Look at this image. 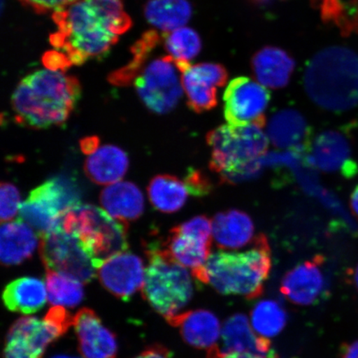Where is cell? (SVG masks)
<instances>
[{"instance_id": "44", "label": "cell", "mask_w": 358, "mask_h": 358, "mask_svg": "<svg viewBox=\"0 0 358 358\" xmlns=\"http://www.w3.org/2000/svg\"><path fill=\"white\" fill-rule=\"evenodd\" d=\"M52 358H76V357H69V356H56Z\"/></svg>"}, {"instance_id": "40", "label": "cell", "mask_w": 358, "mask_h": 358, "mask_svg": "<svg viewBox=\"0 0 358 358\" xmlns=\"http://www.w3.org/2000/svg\"><path fill=\"white\" fill-rule=\"evenodd\" d=\"M340 358H358V340L345 344L340 353Z\"/></svg>"}, {"instance_id": "19", "label": "cell", "mask_w": 358, "mask_h": 358, "mask_svg": "<svg viewBox=\"0 0 358 358\" xmlns=\"http://www.w3.org/2000/svg\"><path fill=\"white\" fill-rule=\"evenodd\" d=\"M221 338L222 347L219 348L224 352L243 353L266 358L277 357L270 340L255 332L248 317L243 313H236L226 321L222 327Z\"/></svg>"}, {"instance_id": "14", "label": "cell", "mask_w": 358, "mask_h": 358, "mask_svg": "<svg viewBox=\"0 0 358 358\" xmlns=\"http://www.w3.org/2000/svg\"><path fill=\"white\" fill-rule=\"evenodd\" d=\"M306 161L313 169L339 173L346 178L358 173V164L352 158V146L346 134L335 129L322 132L313 140Z\"/></svg>"}, {"instance_id": "31", "label": "cell", "mask_w": 358, "mask_h": 358, "mask_svg": "<svg viewBox=\"0 0 358 358\" xmlns=\"http://www.w3.org/2000/svg\"><path fill=\"white\" fill-rule=\"evenodd\" d=\"M46 271L48 298L52 306L73 308L83 301L82 282L64 273Z\"/></svg>"}, {"instance_id": "13", "label": "cell", "mask_w": 358, "mask_h": 358, "mask_svg": "<svg viewBox=\"0 0 358 358\" xmlns=\"http://www.w3.org/2000/svg\"><path fill=\"white\" fill-rule=\"evenodd\" d=\"M176 64L181 73L182 88L190 109L196 113H203L217 106V88L225 86L228 79L225 67L214 62Z\"/></svg>"}, {"instance_id": "37", "label": "cell", "mask_w": 358, "mask_h": 358, "mask_svg": "<svg viewBox=\"0 0 358 358\" xmlns=\"http://www.w3.org/2000/svg\"><path fill=\"white\" fill-rule=\"evenodd\" d=\"M134 358H171L166 348L159 345L147 348L145 351Z\"/></svg>"}, {"instance_id": "36", "label": "cell", "mask_w": 358, "mask_h": 358, "mask_svg": "<svg viewBox=\"0 0 358 358\" xmlns=\"http://www.w3.org/2000/svg\"><path fill=\"white\" fill-rule=\"evenodd\" d=\"M24 6L38 13L55 12L77 0H20Z\"/></svg>"}, {"instance_id": "20", "label": "cell", "mask_w": 358, "mask_h": 358, "mask_svg": "<svg viewBox=\"0 0 358 358\" xmlns=\"http://www.w3.org/2000/svg\"><path fill=\"white\" fill-rule=\"evenodd\" d=\"M167 321L177 327L187 344L196 348L212 350L222 337L220 320L207 310L182 312Z\"/></svg>"}, {"instance_id": "33", "label": "cell", "mask_w": 358, "mask_h": 358, "mask_svg": "<svg viewBox=\"0 0 358 358\" xmlns=\"http://www.w3.org/2000/svg\"><path fill=\"white\" fill-rule=\"evenodd\" d=\"M169 55L176 62H190L201 51V41L198 33L187 27H182L162 36Z\"/></svg>"}, {"instance_id": "9", "label": "cell", "mask_w": 358, "mask_h": 358, "mask_svg": "<svg viewBox=\"0 0 358 358\" xmlns=\"http://www.w3.org/2000/svg\"><path fill=\"white\" fill-rule=\"evenodd\" d=\"M80 203V191L73 179L55 177L30 192L21 205L20 220L40 236L55 230L62 215Z\"/></svg>"}, {"instance_id": "35", "label": "cell", "mask_w": 358, "mask_h": 358, "mask_svg": "<svg viewBox=\"0 0 358 358\" xmlns=\"http://www.w3.org/2000/svg\"><path fill=\"white\" fill-rule=\"evenodd\" d=\"M185 181L189 187L190 194L196 196H204L208 194L212 189L208 179L198 170L192 169L187 174Z\"/></svg>"}, {"instance_id": "30", "label": "cell", "mask_w": 358, "mask_h": 358, "mask_svg": "<svg viewBox=\"0 0 358 358\" xmlns=\"http://www.w3.org/2000/svg\"><path fill=\"white\" fill-rule=\"evenodd\" d=\"M250 324L261 337H276L285 328L287 313L283 306L274 299H263L254 306L250 315Z\"/></svg>"}, {"instance_id": "11", "label": "cell", "mask_w": 358, "mask_h": 358, "mask_svg": "<svg viewBox=\"0 0 358 358\" xmlns=\"http://www.w3.org/2000/svg\"><path fill=\"white\" fill-rule=\"evenodd\" d=\"M39 252L46 270L64 273L87 284L97 275V266L77 236L55 229L40 236Z\"/></svg>"}, {"instance_id": "10", "label": "cell", "mask_w": 358, "mask_h": 358, "mask_svg": "<svg viewBox=\"0 0 358 358\" xmlns=\"http://www.w3.org/2000/svg\"><path fill=\"white\" fill-rule=\"evenodd\" d=\"M134 85L147 108L156 114L172 111L182 95L181 73L170 55L156 58L143 67Z\"/></svg>"}, {"instance_id": "22", "label": "cell", "mask_w": 358, "mask_h": 358, "mask_svg": "<svg viewBox=\"0 0 358 358\" xmlns=\"http://www.w3.org/2000/svg\"><path fill=\"white\" fill-rule=\"evenodd\" d=\"M100 201L106 212L125 223L137 220L144 212V196L131 182H117L106 187Z\"/></svg>"}, {"instance_id": "15", "label": "cell", "mask_w": 358, "mask_h": 358, "mask_svg": "<svg viewBox=\"0 0 358 358\" xmlns=\"http://www.w3.org/2000/svg\"><path fill=\"white\" fill-rule=\"evenodd\" d=\"M324 264V258L316 256L294 267L281 282V294L297 306H308L319 302L328 291Z\"/></svg>"}, {"instance_id": "17", "label": "cell", "mask_w": 358, "mask_h": 358, "mask_svg": "<svg viewBox=\"0 0 358 358\" xmlns=\"http://www.w3.org/2000/svg\"><path fill=\"white\" fill-rule=\"evenodd\" d=\"M267 136L279 149L307 155L312 145V129L296 110H281L267 124Z\"/></svg>"}, {"instance_id": "16", "label": "cell", "mask_w": 358, "mask_h": 358, "mask_svg": "<svg viewBox=\"0 0 358 358\" xmlns=\"http://www.w3.org/2000/svg\"><path fill=\"white\" fill-rule=\"evenodd\" d=\"M97 275L109 292L127 301L143 288L145 270L140 257L125 252L103 262Z\"/></svg>"}, {"instance_id": "4", "label": "cell", "mask_w": 358, "mask_h": 358, "mask_svg": "<svg viewBox=\"0 0 358 358\" xmlns=\"http://www.w3.org/2000/svg\"><path fill=\"white\" fill-rule=\"evenodd\" d=\"M307 95L325 110L342 112L358 106V56L345 47L323 49L308 62L303 77Z\"/></svg>"}, {"instance_id": "29", "label": "cell", "mask_w": 358, "mask_h": 358, "mask_svg": "<svg viewBox=\"0 0 358 358\" xmlns=\"http://www.w3.org/2000/svg\"><path fill=\"white\" fill-rule=\"evenodd\" d=\"M192 15V6L187 0H149L145 7L147 21L164 33L185 27Z\"/></svg>"}, {"instance_id": "43", "label": "cell", "mask_w": 358, "mask_h": 358, "mask_svg": "<svg viewBox=\"0 0 358 358\" xmlns=\"http://www.w3.org/2000/svg\"><path fill=\"white\" fill-rule=\"evenodd\" d=\"M253 1L258 3H266L267 2H270L271 0H253Z\"/></svg>"}, {"instance_id": "41", "label": "cell", "mask_w": 358, "mask_h": 358, "mask_svg": "<svg viewBox=\"0 0 358 358\" xmlns=\"http://www.w3.org/2000/svg\"><path fill=\"white\" fill-rule=\"evenodd\" d=\"M350 205L352 213L358 218V185L352 192Z\"/></svg>"}, {"instance_id": "42", "label": "cell", "mask_w": 358, "mask_h": 358, "mask_svg": "<svg viewBox=\"0 0 358 358\" xmlns=\"http://www.w3.org/2000/svg\"><path fill=\"white\" fill-rule=\"evenodd\" d=\"M352 279L353 284L355 285L358 290V265L355 267V270L352 272Z\"/></svg>"}, {"instance_id": "7", "label": "cell", "mask_w": 358, "mask_h": 358, "mask_svg": "<svg viewBox=\"0 0 358 358\" xmlns=\"http://www.w3.org/2000/svg\"><path fill=\"white\" fill-rule=\"evenodd\" d=\"M56 229L78 237L97 268L111 257L127 252V223L111 217L105 210L79 204L62 215Z\"/></svg>"}, {"instance_id": "28", "label": "cell", "mask_w": 358, "mask_h": 358, "mask_svg": "<svg viewBox=\"0 0 358 358\" xmlns=\"http://www.w3.org/2000/svg\"><path fill=\"white\" fill-rule=\"evenodd\" d=\"M189 194L186 182L169 174L155 176L148 186L150 203L161 213H177L185 205Z\"/></svg>"}, {"instance_id": "25", "label": "cell", "mask_w": 358, "mask_h": 358, "mask_svg": "<svg viewBox=\"0 0 358 358\" xmlns=\"http://www.w3.org/2000/svg\"><path fill=\"white\" fill-rule=\"evenodd\" d=\"M213 222V236L219 248L240 249L253 241L255 226L248 214L240 210L219 213Z\"/></svg>"}, {"instance_id": "1", "label": "cell", "mask_w": 358, "mask_h": 358, "mask_svg": "<svg viewBox=\"0 0 358 358\" xmlns=\"http://www.w3.org/2000/svg\"><path fill=\"white\" fill-rule=\"evenodd\" d=\"M52 20L50 43L69 66L106 55L132 25L122 0H77L53 12Z\"/></svg>"}, {"instance_id": "23", "label": "cell", "mask_w": 358, "mask_h": 358, "mask_svg": "<svg viewBox=\"0 0 358 358\" xmlns=\"http://www.w3.org/2000/svg\"><path fill=\"white\" fill-rule=\"evenodd\" d=\"M128 168L127 153L115 145L100 146L88 155L84 165L88 178L98 185H111L120 182Z\"/></svg>"}, {"instance_id": "24", "label": "cell", "mask_w": 358, "mask_h": 358, "mask_svg": "<svg viewBox=\"0 0 358 358\" xmlns=\"http://www.w3.org/2000/svg\"><path fill=\"white\" fill-rule=\"evenodd\" d=\"M38 237L28 224L19 220L3 224L0 231V258L3 266L20 265L33 256Z\"/></svg>"}, {"instance_id": "8", "label": "cell", "mask_w": 358, "mask_h": 358, "mask_svg": "<svg viewBox=\"0 0 358 358\" xmlns=\"http://www.w3.org/2000/svg\"><path fill=\"white\" fill-rule=\"evenodd\" d=\"M71 324L73 317L62 306L51 308L43 320L21 317L8 330L4 358H43L48 346L65 334Z\"/></svg>"}, {"instance_id": "32", "label": "cell", "mask_w": 358, "mask_h": 358, "mask_svg": "<svg viewBox=\"0 0 358 358\" xmlns=\"http://www.w3.org/2000/svg\"><path fill=\"white\" fill-rule=\"evenodd\" d=\"M162 38L154 30H150L143 35L132 48V61L127 66L112 73L109 77L110 82L115 86L120 87L131 85L140 73L143 67L145 66L150 52L154 50Z\"/></svg>"}, {"instance_id": "12", "label": "cell", "mask_w": 358, "mask_h": 358, "mask_svg": "<svg viewBox=\"0 0 358 358\" xmlns=\"http://www.w3.org/2000/svg\"><path fill=\"white\" fill-rule=\"evenodd\" d=\"M223 101L224 115L229 124L265 127L271 94L261 83L245 77L236 78L228 84Z\"/></svg>"}, {"instance_id": "39", "label": "cell", "mask_w": 358, "mask_h": 358, "mask_svg": "<svg viewBox=\"0 0 358 358\" xmlns=\"http://www.w3.org/2000/svg\"><path fill=\"white\" fill-rule=\"evenodd\" d=\"M80 145L83 153L89 155L100 147V140L96 136H90L83 138Z\"/></svg>"}, {"instance_id": "34", "label": "cell", "mask_w": 358, "mask_h": 358, "mask_svg": "<svg viewBox=\"0 0 358 358\" xmlns=\"http://www.w3.org/2000/svg\"><path fill=\"white\" fill-rule=\"evenodd\" d=\"M1 222H10L20 213L21 198L19 190L10 182H2L0 189Z\"/></svg>"}, {"instance_id": "6", "label": "cell", "mask_w": 358, "mask_h": 358, "mask_svg": "<svg viewBox=\"0 0 358 358\" xmlns=\"http://www.w3.org/2000/svg\"><path fill=\"white\" fill-rule=\"evenodd\" d=\"M143 296L167 320L182 313L194 295L189 272L178 263L163 245L147 246Z\"/></svg>"}, {"instance_id": "21", "label": "cell", "mask_w": 358, "mask_h": 358, "mask_svg": "<svg viewBox=\"0 0 358 358\" xmlns=\"http://www.w3.org/2000/svg\"><path fill=\"white\" fill-rule=\"evenodd\" d=\"M295 62L283 49L266 47L252 57V69L262 86L280 89L287 86L294 73Z\"/></svg>"}, {"instance_id": "27", "label": "cell", "mask_w": 358, "mask_h": 358, "mask_svg": "<svg viewBox=\"0 0 358 358\" xmlns=\"http://www.w3.org/2000/svg\"><path fill=\"white\" fill-rule=\"evenodd\" d=\"M165 248L178 263L194 272L203 267L212 254V241L185 234L176 227L170 231Z\"/></svg>"}, {"instance_id": "26", "label": "cell", "mask_w": 358, "mask_h": 358, "mask_svg": "<svg viewBox=\"0 0 358 358\" xmlns=\"http://www.w3.org/2000/svg\"><path fill=\"white\" fill-rule=\"evenodd\" d=\"M48 293L43 281L34 277H22L11 282L3 291L6 306L13 312L31 315L42 310Z\"/></svg>"}, {"instance_id": "18", "label": "cell", "mask_w": 358, "mask_h": 358, "mask_svg": "<svg viewBox=\"0 0 358 358\" xmlns=\"http://www.w3.org/2000/svg\"><path fill=\"white\" fill-rule=\"evenodd\" d=\"M73 325L84 358H116L115 336L103 325L95 312L83 308L74 316Z\"/></svg>"}, {"instance_id": "5", "label": "cell", "mask_w": 358, "mask_h": 358, "mask_svg": "<svg viewBox=\"0 0 358 358\" xmlns=\"http://www.w3.org/2000/svg\"><path fill=\"white\" fill-rule=\"evenodd\" d=\"M264 125L224 124L207 136L211 149L210 169L220 174L224 181L240 182L258 176L262 168L261 158L268 145Z\"/></svg>"}, {"instance_id": "38", "label": "cell", "mask_w": 358, "mask_h": 358, "mask_svg": "<svg viewBox=\"0 0 358 358\" xmlns=\"http://www.w3.org/2000/svg\"><path fill=\"white\" fill-rule=\"evenodd\" d=\"M207 358H266L249 355H243V353L224 352L220 348L216 347L212 350L208 351ZM273 358H279L278 357Z\"/></svg>"}, {"instance_id": "3", "label": "cell", "mask_w": 358, "mask_h": 358, "mask_svg": "<svg viewBox=\"0 0 358 358\" xmlns=\"http://www.w3.org/2000/svg\"><path fill=\"white\" fill-rule=\"evenodd\" d=\"M271 270L270 245L262 234L245 252L218 250L210 255L205 265L192 274L222 294L255 299L262 294Z\"/></svg>"}, {"instance_id": "2", "label": "cell", "mask_w": 358, "mask_h": 358, "mask_svg": "<svg viewBox=\"0 0 358 358\" xmlns=\"http://www.w3.org/2000/svg\"><path fill=\"white\" fill-rule=\"evenodd\" d=\"M80 96V84L73 76L48 69L34 71L13 92L15 122L38 129L60 127L69 120Z\"/></svg>"}]
</instances>
